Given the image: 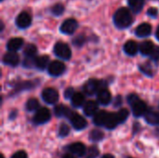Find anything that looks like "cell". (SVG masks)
<instances>
[{
    "mask_svg": "<svg viewBox=\"0 0 159 158\" xmlns=\"http://www.w3.org/2000/svg\"><path fill=\"white\" fill-rule=\"evenodd\" d=\"M39 108V102L36 99L32 98L30 100L27 101L26 102V110L28 112H34V111H37Z\"/></svg>",
    "mask_w": 159,
    "mask_h": 158,
    "instance_id": "cell-26",
    "label": "cell"
},
{
    "mask_svg": "<svg viewBox=\"0 0 159 158\" xmlns=\"http://www.w3.org/2000/svg\"><path fill=\"white\" fill-rule=\"evenodd\" d=\"M102 158H115L114 157V156H112V155H109V154H107V155H104L103 156Z\"/></svg>",
    "mask_w": 159,
    "mask_h": 158,
    "instance_id": "cell-40",
    "label": "cell"
},
{
    "mask_svg": "<svg viewBox=\"0 0 159 158\" xmlns=\"http://www.w3.org/2000/svg\"><path fill=\"white\" fill-rule=\"evenodd\" d=\"M99 155V151H98V148L96 147H91L89 149V155L87 158H95L97 157V156Z\"/></svg>",
    "mask_w": 159,
    "mask_h": 158,
    "instance_id": "cell-35",
    "label": "cell"
},
{
    "mask_svg": "<svg viewBox=\"0 0 159 158\" xmlns=\"http://www.w3.org/2000/svg\"><path fill=\"white\" fill-rule=\"evenodd\" d=\"M83 89L84 92L89 96L98 94V92L102 89V83L97 79H89L84 85Z\"/></svg>",
    "mask_w": 159,
    "mask_h": 158,
    "instance_id": "cell-4",
    "label": "cell"
},
{
    "mask_svg": "<svg viewBox=\"0 0 159 158\" xmlns=\"http://www.w3.org/2000/svg\"><path fill=\"white\" fill-rule=\"evenodd\" d=\"M145 120L147 123L151 125H159V113L156 112H150L145 115Z\"/></svg>",
    "mask_w": 159,
    "mask_h": 158,
    "instance_id": "cell-24",
    "label": "cell"
},
{
    "mask_svg": "<svg viewBox=\"0 0 159 158\" xmlns=\"http://www.w3.org/2000/svg\"><path fill=\"white\" fill-rule=\"evenodd\" d=\"M70 132V129L66 124H61L59 127V136L60 137H66Z\"/></svg>",
    "mask_w": 159,
    "mask_h": 158,
    "instance_id": "cell-31",
    "label": "cell"
},
{
    "mask_svg": "<svg viewBox=\"0 0 159 158\" xmlns=\"http://www.w3.org/2000/svg\"><path fill=\"white\" fill-rule=\"evenodd\" d=\"M147 12H148V15L153 18H156L157 16V9L156 7H150Z\"/></svg>",
    "mask_w": 159,
    "mask_h": 158,
    "instance_id": "cell-39",
    "label": "cell"
},
{
    "mask_svg": "<svg viewBox=\"0 0 159 158\" xmlns=\"http://www.w3.org/2000/svg\"><path fill=\"white\" fill-rule=\"evenodd\" d=\"M129 111L127 110V109H121V110H119L117 113H116V116H117V120H118V123L119 124H121V123H124L126 120H127V118L129 117Z\"/></svg>",
    "mask_w": 159,
    "mask_h": 158,
    "instance_id": "cell-29",
    "label": "cell"
},
{
    "mask_svg": "<svg viewBox=\"0 0 159 158\" xmlns=\"http://www.w3.org/2000/svg\"><path fill=\"white\" fill-rule=\"evenodd\" d=\"M68 150L72 155L76 156L78 157H82L86 154V146L81 142H74L68 146Z\"/></svg>",
    "mask_w": 159,
    "mask_h": 158,
    "instance_id": "cell-11",
    "label": "cell"
},
{
    "mask_svg": "<svg viewBox=\"0 0 159 158\" xmlns=\"http://www.w3.org/2000/svg\"><path fill=\"white\" fill-rule=\"evenodd\" d=\"M132 21H133L132 14L126 7H121L117 9L114 15V22L116 25V27L120 29L128 28L129 26L131 25Z\"/></svg>",
    "mask_w": 159,
    "mask_h": 158,
    "instance_id": "cell-1",
    "label": "cell"
},
{
    "mask_svg": "<svg viewBox=\"0 0 159 158\" xmlns=\"http://www.w3.org/2000/svg\"><path fill=\"white\" fill-rule=\"evenodd\" d=\"M65 65L60 61H54L49 63L48 67V74L52 76H60L65 72Z\"/></svg>",
    "mask_w": 159,
    "mask_h": 158,
    "instance_id": "cell-7",
    "label": "cell"
},
{
    "mask_svg": "<svg viewBox=\"0 0 159 158\" xmlns=\"http://www.w3.org/2000/svg\"><path fill=\"white\" fill-rule=\"evenodd\" d=\"M64 11V7L61 4H56L51 7V12L55 16H60L63 13Z\"/></svg>",
    "mask_w": 159,
    "mask_h": 158,
    "instance_id": "cell-30",
    "label": "cell"
},
{
    "mask_svg": "<svg viewBox=\"0 0 159 158\" xmlns=\"http://www.w3.org/2000/svg\"><path fill=\"white\" fill-rule=\"evenodd\" d=\"M50 117H51V114L48 108H39L33 118V122L35 125H42L48 122Z\"/></svg>",
    "mask_w": 159,
    "mask_h": 158,
    "instance_id": "cell-5",
    "label": "cell"
},
{
    "mask_svg": "<svg viewBox=\"0 0 159 158\" xmlns=\"http://www.w3.org/2000/svg\"><path fill=\"white\" fill-rule=\"evenodd\" d=\"M151 59L154 61H158L159 60V47H156L153 53L151 54Z\"/></svg>",
    "mask_w": 159,
    "mask_h": 158,
    "instance_id": "cell-37",
    "label": "cell"
},
{
    "mask_svg": "<svg viewBox=\"0 0 159 158\" xmlns=\"http://www.w3.org/2000/svg\"><path fill=\"white\" fill-rule=\"evenodd\" d=\"M140 69L143 73H144L145 74L147 75H150L152 76L153 75V71H152V68L149 64H144V65H141L140 66Z\"/></svg>",
    "mask_w": 159,
    "mask_h": 158,
    "instance_id": "cell-34",
    "label": "cell"
},
{
    "mask_svg": "<svg viewBox=\"0 0 159 158\" xmlns=\"http://www.w3.org/2000/svg\"><path fill=\"white\" fill-rule=\"evenodd\" d=\"M42 98L45 102L48 104H54L59 100V93L55 88H45L42 92Z\"/></svg>",
    "mask_w": 159,
    "mask_h": 158,
    "instance_id": "cell-6",
    "label": "cell"
},
{
    "mask_svg": "<svg viewBox=\"0 0 159 158\" xmlns=\"http://www.w3.org/2000/svg\"><path fill=\"white\" fill-rule=\"evenodd\" d=\"M71 102H72L73 106H75V107H80L85 102V97H84V95L82 93H79V92L75 93L74 96L71 99Z\"/></svg>",
    "mask_w": 159,
    "mask_h": 158,
    "instance_id": "cell-23",
    "label": "cell"
},
{
    "mask_svg": "<svg viewBox=\"0 0 159 158\" xmlns=\"http://www.w3.org/2000/svg\"><path fill=\"white\" fill-rule=\"evenodd\" d=\"M85 42H86V37H85V35H83V34H79V35L75 36V38L73 40L74 45H75L76 47H81V46H83Z\"/></svg>",
    "mask_w": 159,
    "mask_h": 158,
    "instance_id": "cell-32",
    "label": "cell"
},
{
    "mask_svg": "<svg viewBox=\"0 0 159 158\" xmlns=\"http://www.w3.org/2000/svg\"><path fill=\"white\" fill-rule=\"evenodd\" d=\"M3 62L6 65L15 67L19 64L20 62V57L16 52H7L4 55L3 57Z\"/></svg>",
    "mask_w": 159,
    "mask_h": 158,
    "instance_id": "cell-12",
    "label": "cell"
},
{
    "mask_svg": "<svg viewBox=\"0 0 159 158\" xmlns=\"http://www.w3.org/2000/svg\"><path fill=\"white\" fill-rule=\"evenodd\" d=\"M140 49V47L138 46V44L133 41V40H129L128 41L125 45H124V51L129 55V56H134L137 54L138 50Z\"/></svg>",
    "mask_w": 159,
    "mask_h": 158,
    "instance_id": "cell-18",
    "label": "cell"
},
{
    "mask_svg": "<svg viewBox=\"0 0 159 158\" xmlns=\"http://www.w3.org/2000/svg\"><path fill=\"white\" fill-rule=\"evenodd\" d=\"M152 32V26L149 24V23H142L140 24L136 30H135V34L137 36L139 37H145V36H148Z\"/></svg>",
    "mask_w": 159,
    "mask_h": 158,
    "instance_id": "cell-16",
    "label": "cell"
},
{
    "mask_svg": "<svg viewBox=\"0 0 159 158\" xmlns=\"http://www.w3.org/2000/svg\"><path fill=\"white\" fill-rule=\"evenodd\" d=\"M31 23H32V18L25 11L20 12L16 19V24L20 29H25V28L29 27L31 25Z\"/></svg>",
    "mask_w": 159,
    "mask_h": 158,
    "instance_id": "cell-9",
    "label": "cell"
},
{
    "mask_svg": "<svg viewBox=\"0 0 159 158\" xmlns=\"http://www.w3.org/2000/svg\"><path fill=\"white\" fill-rule=\"evenodd\" d=\"M11 158H28V156L24 151H18L11 156Z\"/></svg>",
    "mask_w": 159,
    "mask_h": 158,
    "instance_id": "cell-36",
    "label": "cell"
},
{
    "mask_svg": "<svg viewBox=\"0 0 159 158\" xmlns=\"http://www.w3.org/2000/svg\"><path fill=\"white\" fill-rule=\"evenodd\" d=\"M129 6L134 13H139L144 5V0H128Z\"/></svg>",
    "mask_w": 159,
    "mask_h": 158,
    "instance_id": "cell-21",
    "label": "cell"
},
{
    "mask_svg": "<svg viewBox=\"0 0 159 158\" xmlns=\"http://www.w3.org/2000/svg\"><path fill=\"white\" fill-rule=\"evenodd\" d=\"M77 26H78V23L77 21L75 20V19H67L65 20L62 24L61 25V32L62 34H72L75 33V31L77 29Z\"/></svg>",
    "mask_w": 159,
    "mask_h": 158,
    "instance_id": "cell-8",
    "label": "cell"
},
{
    "mask_svg": "<svg viewBox=\"0 0 159 158\" xmlns=\"http://www.w3.org/2000/svg\"><path fill=\"white\" fill-rule=\"evenodd\" d=\"M129 158H132V157H129Z\"/></svg>",
    "mask_w": 159,
    "mask_h": 158,
    "instance_id": "cell-44",
    "label": "cell"
},
{
    "mask_svg": "<svg viewBox=\"0 0 159 158\" xmlns=\"http://www.w3.org/2000/svg\"><path fill=\"white\" fill-rule=\"evenodd\" d=\"M97 97H98V102L102 105H108L112 101L111 93L106 88H102L98 92Z\"/></svg>",
    "mask_w": 159,
    "mask_h": 158,
    "instance_id": "cell-14",
    "label": "cell"
},
{
    "mask_svg": "<svg viewBox=\"0 0 159 158\" xmlns=\"http://www.w3.org/2000/svg\"><path fill=\"white\" fill-rule=\"evenodd\" d=\"M54 53L57 57L62 60H69L72 56V51L69 46L63 42H58L55 44Z\"/></svg>",
    "mask_w": 159,
    "mask_h": 158,
    "instance_id": "cell-3",
    "label": "cell"
},
{
    "mask_svg": "<svg viewBox=\"0 0 159 158\" xmlns=\"http://www.w3.org/2000/svg\"><path fill=\"white\" fill-rule=\"evenodd\" d=\"M54 113L57 116H61V117H71V115L74 114L68 107L64 106L63 104L58 105L55 107L54 109Z\"/></svg>",
    "mask_w": 159,
    "mask_h": 158,
    "instance_id": "cell-20",
    "label": "cell"
},
{
    "mask_svg": "<svg viewBox=\"0 0 159 158\" xmlns=\"http://www.w3.org/2000/svg\"><path fill=\"white\" fill-rule=\"evenodd\" d=\"M35 59H36V57H34V58L25 57L24 61H23V66L26 68H31L33 66H35Z\"/></svg>",
    "mask_w": 159,
    "mask_h": 158,
    "instance_id": "cell-33",
    "label": "cell"
},
{
    "mask_svg": "<svg viewBox=\"0 0 159 158\" xmlns=\"http://www.w3.org/2000/svg\"><path fill=\"white\" fill-rule=\"evenodd\" d=\"M48 61H49V58L48 56H40V57H37L35 59V67H37L38 69L40 70H43L45 68H47L48 64Z\"/></svg>",
    "mask_w": 159,
    "mask_h": 158,
    "instance_id": "cell-22",
    "label": "cell"
},
{
    "mask_svg": "<svg viewBox=\"0 0 159 158\" xmlns=\"http://www.w3.org/2000/svg\"><path fill=\"white\" fill-rule=\"evenodd\" d=\"M62 158H75L72 155H65V156H63V157Z\"/></svg>",
    "mask_w": 159,
    "mask_h": 158,
    "instance_id": "cell-41",
    "label": "cell"
},
{
    "mask_svg": "<svg viewBox=\"0 0 159 158\" xmlns=\"http://www.w3.org/2000/svg\"><path fill=\"white\" fill-rule=\"evenodd\" d=\"M70 121H71L72 126L77 130H81V129H86V127L88 125L86 119L77 114H73L70 117Z\"/></svg>",
    "mask_w": 159,
    "mask_h": 158,
    "instance_id": "cell-10",
    "label": "cell"
},
{
    "mask_svg": "<svg viewBox=\"0 0 159 158\" xmlns=\"http://www.w3.org/2000/svg\"><path fill=\"white\" fill-rule=\"evenodd\" d=\"M1 158H4V156H2V155H1Z\"/></svg>",
    "mask_w": 159,
    "mask_h": 158,
    "instance_id": "cell-43",
    "label": "cell"
},
{
    "mask_svg": "<svg viewBox=\"0 0 159 158\" xmlns=\"http://www.w3.org/2000/svg\"><path fill=\"white\" fill-rule=\"evenodd\" d=\"M155 46L153 44V42L151 41H144L140 45V51L143 55L144 56H151V54L153 53L154 49H155Z\"/></svg>",
    "mask_w": 159,
    "mask_h": 158,
    "instance_id": "cell-19",
    "label": "cell"
},
{
    "mask_svg": "<svg viewBox=\"0 0 159 158\" xmlns=\"http://www.w3.org/2000/svg\"><path fill=\"white\" fill-rule=\"evenodd\" d=\"M74 94H75V91H74V89L72 88H67L64 91V97L66 99H72V97L74 96Z\"/></svg>",
    "mask_w": 159,
    "mask_h": 158,
    "instance_id": "cell-38",
    "label": "cell"
},
{
    "mask_svg": "<svg viewBox=\"0 0 159 158\" xmlns=\"http://www.w3.org/2000/svg\"><path fill=\"white\" fill-rule=\"evenodd\" d=\"M104 137L103 133L99 130V129H93L90 133H89V139L92 142H99L101 140H102Z\"/></svg>",
    "mask_w": 159,
    "mask_h": 158,
    "instance_id": "cell-28",
    "label": "cell"
},
{
    "mask_svg": "<svg viewBox=\"0 0 159 158\" xmlns=\"http://www.w3.org/2000/svg\"><path fill=\"white\" fill-rule=\"evenodd\" d=\"M36 51H37L36 47L34 45H33V44H29L24 48V55L27 58H34L35 54H36Z\"/></svg>",
    "mask_w": 159,
    "mask_h": 158,
    "instance_id": "cell-27",
    "label": "cell"
},
{
    "mask_svg": "<svg viewBox=\"0 0 159 158\" xmlns=\"http://www.w3.org/2000/svg\"><path fill=\"white\" fill-rule=\"evenodd\" d=\"M83 110L85 115L88 116L95 115L98 111V103L94 101H89L84 104Z\"/></svg>",
    "mask_w": 159,
    "mask_h": 158,
    "instance_id": "cell-17",
    "label": "cell"
},
{
    "mask_svg": "<svg viewBox=\"0 0 159 158\" xmlns=\"http://www.w3.org/2000/svg\"><path fill=\"white\" fill-rule=\"evenodd\" d=\"M108 116H109V113L106 112V111H99L95 115H94V118H93V122L96 126L98 127H102V126H105L106 124V121L108 119Z\"/></svg>",
    "mask_w": 159,
    "mask_h": 158,
    "instance_id": "cell-15",
    "label": "cell"
},
{
    "mask_svg": "<svg viewBox=\"0 0 159 158\" xmlns=\"http://www.w3.org/2000/svg\"><path fill=\"white\" fill-rule=\"evenodd\" d=\"M118 124H119V123H118V120H117L116 114H109V116H108V119H107V121H106L105 127H106L108 129H115Z\"/></svg>",
    "mask_w": 159,
    "mask_h": 158,
    "instance_id": "cell-25",
    "label": "cell"
},
{
    "mask_svg": "<svg viewBox=\"0 0 159 158\" xmlns=\"http://www.w3.org/2000/svg\"><path fill=\"white\" fill-rule=\"evenodd\" d=\"M23 45V40L22 38L20 37H14L8 40V42L7 43V48L8 51L10 52H15L17 50H19Z\"/></svg>",
    "mask_w": 159,
    "mask_h": 158,
    "instance_id": "cell-13",
    "label": "cell"
},
{
    "mask_svg": "<svg viewBox=\"0 0 159 158\" xmlns=\"http://www.w3.org/2000/svg\"><path fill=\"white\" fill-rule=\"evenodd\" d=\"M128 102L130 104L132 113L135 116L140 117L143 115H146L147 105L144 102L141 101L136 94H130L128 97Z\"/></svg>",
    "mask_w": 159,
    "mask_h": 158,
    "instance_id": "cell-2",
    "label": "cell"
},
{
    "mask_svg": "<svg viewBox=\"0 0 159 158\" xmlns=\"http://www.w3.org/2000/svg\"><path fill=\"white\" fill-rule=\"evenodd\" d=\"M156 36H157V38L159 40V26L158 28H157V33H156Z\"/></svg>",
    "mask_w": 159,
    "mask_h": 158,
    "instance_id": "cell-42",
    "label": "cell"
}]
</instances>
